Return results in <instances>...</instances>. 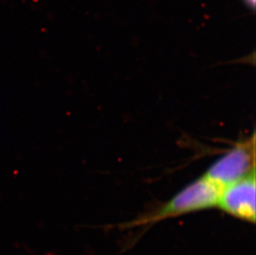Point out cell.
<instances>
[{"label":"cell","mask_w":256,"mask_h":255,"mask_svg":"<svg viewBox=\"0 0 256 255\" xmlns=\"http://www.w3.org/2000/svg\"><path fill=\"white\" fill-rule=\"evenodd\" d=\"M243 2L247 7L249 8L250 10L254 11V8H256V0H243Z\"/></svg>","instance_id":"4"},{"label":"cell","mask_w":256,"mask_h":255,"mask_svg":"<svg viewBox=\"0 0 256 255\" xmlns=\"http://www.w3.org/2000/svg\"><path fill=\"white\" fill-rule=\"evenodd\" d=\"M256 170V134L238 142L210 164L203 176L220 188Z\"/></svg>","instance_id":"2"},{"label":"cell","mask_w":256,"mask_h":255,"mask_svg":"<svg viewBox=\"0 0 256 255\" xmlns=\"http://www.w3.org/2000/svg\"><path fill=\"white\" fill-rule=\"evenodd\" d=\"M222 188L202 176L194 180L170 200L137 219L122 226L123 229L148 226L167 219L218 206Z\"/></svg>","instance_id":"1"},{"label":"cell","mask_w":256,"mask_h":255,"mask_svg":"<svg viewBox=\"0 0 256 255\" xmlns=\"http://www.w3.org/2000/svg\"><path fill=\"white\" fill-rule=\"evenodd\" d=\"M256 170L222 188L218 206L243 222H256Z\"/></svg>","instance_id":"3"}]
</instances>
